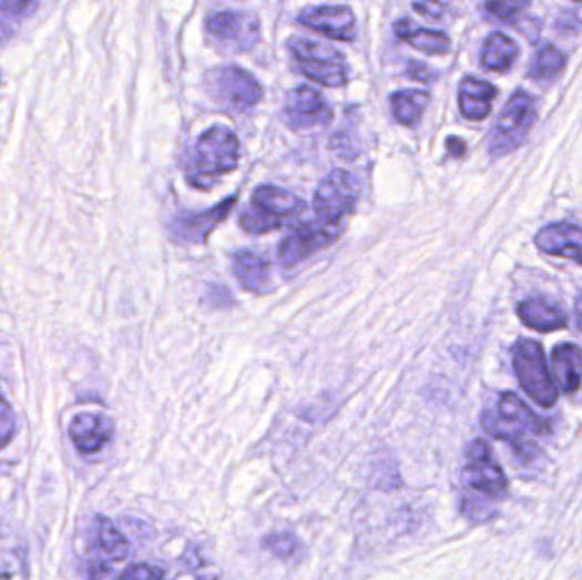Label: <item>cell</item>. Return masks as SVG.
Instances as JSON below:
<instances>
[{
  "instance_id": "cell-1",
  "label": "cell",
  "mask_w": 582,
  "mask_h": 580,
  "mask_svg": "<svg viewBox=\"0 0 582 580\" xmlns=\"http://www.w3.org/2000/svg\"><path fill=\"white\" fill-rule=\"evenodd\" d=\"M462 482L463 515L472 522L489 521L494 516L492 500L504 499L508 492V478L483 439H476L467 448Z\"/></svg>"
},
{
  "instance_id": "cell-2",
  "label": "cell",
  "mask_w": 582,
  "mask_h": 580,
  "mask_svg": "<svg viewBox=\"0 0 582 580\" xmlns=\"http://www.w3.org/2000/svg\"><path fill=\"white\" fill-rule=\"evenodd\" d=\"M238 159L241 143L237 135L227 126L216 124L200 136L187 177L194 187L210 190L221 175L237 167Z\"/></svg>"
},
{
  "instance_id": "cell-3",
  "label": "cell",
  "mask_w": 582,
  "mask_h": 580,
  "mask_svg": "<svg viewBox=\"0 0 582 580\" xmlns=\"http://www.w3.org/2000/svg\"><path fill=\"white\" fill-rule=\"evenodd\" d=\"M305 212V201L282 187L259 186L253 194V206L241 215V226L251 234H266L292 225Z\"/></svg>"
},
{
  "instance_id": "cell-4",
  "label": "cell",
  "mask_w": 582,
  "mask_h": 580,
  "mask_svg": "<svg viewBox=\"0 0 582 580\" xmlns=\"http://www.w3.org/2000/svg\"><path fill=\"white\" fill-rule=\"evenodd\" d=\"M483 431L496 439L524 442L527 435H543L549 429L545 420L540 419L518 395L506 391L499 398L496 409L483 410L480 417Z\"/></svg>"
},
{
  "instance_id": "cell-5",
  "label": "cell",
  "mask_w": 582,
  "mask_h": 580,
  "mask_svg": "<svg viewBox=\"0 0 582 580\" xmlns=\"http://www.w3.org/2000/svg\"><path fill=\"white\" fill-rule=\"evenodd\" d=\"M286 44L289 52L294 53L302 73L310 81L326 88H341L348 81L345 57L330 44L302 37H292Z\"/></svg>"
},
{
  "instance_id": "cell-6",
  "label": "cell",
  "mask_w": 582,
  "mask_h": 580,
  "mask_svg": "<svg viewBox=\"0 0 582 580\" xmlns=\"http://www.w3.org/2000/svg\"><path fill=\"white\" fill-rule=\"evenodd\" d=\"M537 121L535 99L524 91L509 98L489 135L492 155H506L517 150L527 140Z\"/></svg>"
},
{
  "instance_id": "cell-7",
  "label": "cell",
  "mask_w": 582,
  "mask_h": 580,
  "mask_svg": "<svg viewBox=\"0 0 582 580\" xmlns=\"http://www.w3.org/2000/svg\"><path fill=\"white\" fill-rule=\"evenodd\" d=\"M513 366L528 397L550 409L557 401V388L547 368L543 347L535 340L521 339L513 349Z\"/></svg>"
},
{
  "instance_id": "cell-8",
  "label": "cell",
  "mask_w": 582,
  "mask_h": 580,
  "mask_svg": "<svg viewBox=\"0 0 582 580\" xmlns=\"http://www.w3.org/2000/svg\"><path fill=\"white\" fill-rule=\"evenodd\" d=\"M205 85L210 98L228 110H247L263 98V88L257 79L241 67L225 65L210 70Z\"/></svg>"
},
{
  "instance_id": "cell-9",
  "label": "cell",
  "mask_w": 582,
  "mask_h": 580,
  "mask_svg": "<svg viewBox=\"0 0 582 580\" xmlns=\"http://www.w3.org/2000/svg\"><path fill=\"white\" fill-rule=\"evenodd\" d=\"M359 183L355 174L345 169H334L314 194V210L320 222L339 225L355 210L359 200Z\"/></svg>"
},
{
  "instance_id": "cell-10",
  "label": "cell",
  "mask_w": 582,
  "mask_h": 580,
  "mask_svg": "<svg viewBox=\"0 0 582 580\" xmlns=\"http://www.w3.org/2000/svg\"><path fill=\"white\" fill-rule=\"evenodd\" d=\"M339 234V225H327L324 222L298 223L279 244V263L286 269H292L315 252L333 244Z\"/></svg>"
},
{
  "instance_id": "cell-11",
  "label": "cell",
  "mask_w": 582,
  "mask_h": 580,
  "mask_svg": "<svg viewBox=\"0 0 582 580\" xmlns=\"http://www.w3.org/2000/svg\"><path fill=\"white\" fill-rule=\"evenodd\" d=\"M333 110L320 92L308 85L292 89L285 99V118L289 129L307 130L329 123Z\"/></svg>"
},
{
  "instance_id": "cell-12",
  "label": "cell",
  "mask_w": 582,
  "mask_h": 580,
  "mask_svg": "<svg viewBox=\"0 0 582 580\" xmlns=\"http://www.w3.org/2000/svg\"><path fill=\"white\" fill-rule=\"evenodd\" d=\"M298 21L333 40L351 41L356 37L355 12L348 6H315L302 11Z\"/></svg>"
},
{
  "instance_id": "cell-13",
  "label": "cell",
  "mask_w": 582,
  "mask_h": 580,
  "mask_svg": "<svg viewBox=\"0 0 582 580\" xmlns=\"http://www.w3.org/2000/svg\"><path fill=\"white\" fill-rule=\"evenodd\" d=\"M69 436L81 455H94L110 445L114 436V423L101 413H82L72 419Z\"/></svg>"
},
{
  "instance_id": "cell-14",
  "label": "cell",
  "mask_w": 582,
  "mask_h": 580,
  "mask_svg": "<svg viewBox=\"0 0 582 580\" xmlns=\"http://www.w3.org/2000/svg\"><path fill=\"white\" fill-rule=\"evenodd\" d=\"M237 203V196L227 197L222 201L215 208L206 210V212L196 213V215H181L174 220L171 225V234L180 242H186V244H198V242H205L206 237L215 231L216 226L221 225L228 213L234 208Z\"/></svg>"
},
{
  "instance_id": "cell-15",
  "label": "cell",
  "mask_w": 582,
  "mask_h": 580,
  "mask_svg": "<svg viewBox=\"0 0 582 580\" xmlns=\"http://www.w3.org/2000/svg\"><path fill=\"white\" fill-rule=\"evenodd\" d=\"M206 28L218 40L238 43L242 48H249L259 33V22L251 12H213L206 19Z\"/></svg>"
},
{
  "instance_id": "cell-16",
  "label": "cell",
  "mask_w": 582,
  "mask_h": 580,
  "mask_svg": "<svg viewBox=\"0 0 582 580\" xmlns=\"http://www.w3.org/2000/svg\"><path fill=\"white\" fill-rule=\"evenodd\" d=\"M537 245L549 256L582 264V228L568 222L550 223L537 234Z\"/></svg>"
},
{
  "instance_id": "cell-17",
  "label": "cell",
  "mask_w": 582,
  "mask_h": 580,
  "mask_svg": "<svg viewBox=\"0 0 582 580\" xmlns=\"http://www.w3.org/2000/svg\"><path fill=\"white\" fill-rule=\"evenodd\" d=\"M498 89L482 79L466 78L458 89V104L463 116L470 121H482L491 114Z\"/></svg>"
},
{
  "instance_id": "cell-18",
  "label": "cell",
  "mask_w": 582,
  "mask_h": 580,
  "mask_svg": "<svg viewBox=\"0 0 582 580\" xmlns=\"http://www.w3.org/2000/svg\"><path fill=\"white\" fill-rule=\"evenodd\" d=\"M232 266L241 285L251 292L264 293L272 283V264L268 257L261 256L257 252H235Z\"/></svg>"
},
{
  "instance_id": "cell-19",
  "label": "cell",
  "mask_w": 582,
  "mask_h": 580,
  "mask_svg": "<svg viewBox=\"0 0 582 580\" xmlns=\"http://www.w3.org/2000/svg\"><path fill=\"white\" fill-rule=\"evenodd\" d=\"M552 372L557 385L565 394H574L582 384V350L574 344L555 347L552 355Z\"/></svg>"
},
{
  "instance_id": "cell-20",
  "label": "cell",
  "mask_w": 582,
  "mask_h": 580,
  "mask_svg": "<svg viewBox=\"0 0 582 580\" xmlns=\"http://www.w3.org/2000/svg\"><path fill=\"white\" fill-rule=\"evenodd\" d=\"M518 315L524 325L539 333H552V330L564 329L568 325L564 312L545 299H524L518 305Z\"/></svg>"
},
{
  "instance_id": "cell-21",
  "label": "cell",
  "mask_w": 582,
  "mask_h": 580,
  "mask_svg": "<svg viewBox=\"0 0 582 580\" xmlns=\"http://www.w3.org/2000/svg\"><path fill=\"white\" fill-rule=\"evenodd\" d=\"M394 31L397 37L402 38L410 47L418 48L422 52L443 53L450 52V38L441 31L426 30V28L418 27L409 19H400L394 24Z\"/></svg>"
},
{
  "instance_id": "cell-22",
  "label": "cell",
  "mask_w": 582,
  "mask_h": 580,
  "mask_svg": "<svg viewBox=\"0 0 582 580\" xmlns=\"http://www.w3.org/2000/svg\"><path fill=\"white\" fill-rule=\"evenodd\" d=\"M0 580H28L27 548L4 529H0Z\"/></svg>"
},
{
  "instance_id": "cell-23",
  "label": "cell",
  "mask_w": 582,
  "mask_h": 580,
  "mask_svg": "<svg viewBox=\"0 0 582 580\" xmlns=\"http://www.w3.org/2000/svg\"><path fill=\"white\" fill-rule=\"evenodd\" d=\"M518 47L511 38L502 33H492L486 40L482 50V67L491 72H506L517 62Z\"/></svg>"
},
{
  "instance_id": "cell-24",
  "label": "cell",
  "mask_w": 582,
  "mask_h": 580,
  "mask_svg": "<svg viewBox=\"0 0 582 580\" xmlns=\"http://www.w3.org/2000/svg\"><path fill=\"white\" fill-rule=\"evenodd\" d=\"M95 545L108 562H123L129 559V541L120 533V529L113 525V521L104 516L95 518Z\"/></svg>"
},
{
  "instance_id": "cell-25",
  "label": "cell",
  "mask_w": 582,
  "mask_h": 580,
  "mask_svg": "<svg viewBox=\"0 0 582 580\" xmlns=\"http://www.w3.org/2000/svg\"><path fill=\"white\" fill-rule=\"evenodd\" d=\"M428 103V92L416 91V89H404V91L394 92L392 98H390L394 116L399 123L406 124V126H415V124L419 123Z\"/></svg>"
},
{
  "instance_id": "cell-26",
  "label": "cell",
  "mask_w": 582,
  "mask_h": 580,
  "mask_svg": "<svg viewBox=\"0 0 582 580\" xmlns=\"http://www.w3.org/2000/svg\"><path fill=\"white\" fill-rule=\"evenodd\" d=\"M565 65V57L559 48L543 47L537 55L535 62L531 65L530 75L533 79H549L561 72Z\"/></svg>"
},
{
  "instance_id": "cell-27",
  "label": "cell",
  "mask_w": 582,
  "mask_h": 580,
  "mask_svg": "<svg viewBox=\"0 0 582 580\" xmlns=\"http://www.w3.org/2000/svg\"><path fill=\"white\" fill-rule=\"evenodd\" d=\"M263 548L278 559H288L297 551L298 540L292 533L269 535V537L264 538Z\"/></svg>"
},
{
  "instance_id": "cell-28",
  "label": "cell",
  "mask_w": 582,
  "mask_h": 580,
  "mask_svg": "<svg viewBox=\"0 0 582 580\" xmlns=\"http://www.w3.org/2000/svg\"><path fill=\"white\" fill-rule=\"evenodd\" d=\"M16 435V416L11 404L0 390V449L8 448Z\"/></svg>"
},
{
  "instance_id": "cell-29",
  "label": "cell",
  "mask_w": 582,
  "mask_h": 580,
  "mask_svg": "<svg viewBox=\"0 0 582 580\" xmlns=\"http://www.w3.org/2000/svg\"><path fill=\"white\" fill-rule=\"evenodd\" d=\"M483 8L499 21L513 24L520 18L521 11L528 8V2H488Z\"/></svg>"
},
{
  "instance_id": "cell-30",
  "label": "cell",
  "mask_w": 582,
  "mask_h": 580,
  "mask_svg": "<svg viewBox=\"0 0 582 580\" xmlns=\"http://www.w3.org/2000/svg\"><path fill=\"white\" fill-rule=\"evenodd\" d=\"M165 572L149 563H135L126 567L116 580H164Z\"/></svg>"
},
{
  "instance_id": "cell-31",
  "label": "cell",
  "mask_w": 582,
  "mask_h": 580,
  "mask_svg": "<svg viewBox=\"0 0 582 580\" xmlns=\"http://www.w3.org/2000/svg\"><path fill=\"white\" fill-rule=\"evenodd\" d=\"M37 8L38 2H30V0H2L0 2V12L6 16H14V18L31 14Z\"/></svg>"
},
{
  "instance_id": "cell-32",
  "label": "cell",
  "mask_w": 582,
  "mask_h": 580,
  "mask_svg": "<svg viewBox=\"0 0 582 580\" xmlns=\"http://www.w3.org/2000/svg\"><path fill=\"white\" fill-rule=\"evenodd\" d=\"M415 9L426 18L440 19L447 6L440 4V2H425V4H415Z\"/></svg>"
},
{
  "instance_id": "cell-33",
  "label": "cell",
  "mask_w": 582,
  "mask_h": 580,
  "mask_svg": "<svg viewBox=\"0 0 582 580\" xmlns=\"http://www.w3.org/2000/svg\"><path fill=\"white\" fill-rule=\"evenodd\" d=\"M407 72H409L410 78H415L416 81L428 82L431 79V73H429L428 67L421 62H409L407 65Z\"/></svg>"
},
{
  "instance_id": "cell-34",
  "label": "cell",
  "mask_w": 582,
  "mask_h": 580,
  "mask_svg": "<svg viewBox=\"0 0 582 580\" xmlns=\"http://www.w3.org/2000/svg\"><path fill=\"white\" fill-rule=\"evenodd\" d=\"M447 149L453 157H463V155H466L467 143L463 142L462 139H458V136H450V139L447 140Z\"/></svg>"
},
{
  "instance_id": "cell-35",
  "label": "cell",
  "mask_w": 582,
  "mask_h": 580,
  "mask_svg": "<svg viewBox=\"0 0 582 580\" xmlns=\"http://www.w3.org/2000/svg\"><path fill=\"white\" fill-rule=\"evenodd\" d=\"M12 37L11 28L6 22H0V44H4Z\"/></svg>"
},
{
  "instance_id": "cell-36",
  "label": "cell",
  "mask_w": 582,
  "mask_h": 580,
  "mask_svg": "<svg viewBox=\"0 0 582 580\" xmlns=\"http://www.w3.org/2000/svg\"><path fill=\"white\" fill-rule=\"evenodd\" d=\"M574 315L575 320H578L579 327H581L582 329V292L581 295L578 296V299H575Z\"/></svg>"
}]
</instances>
